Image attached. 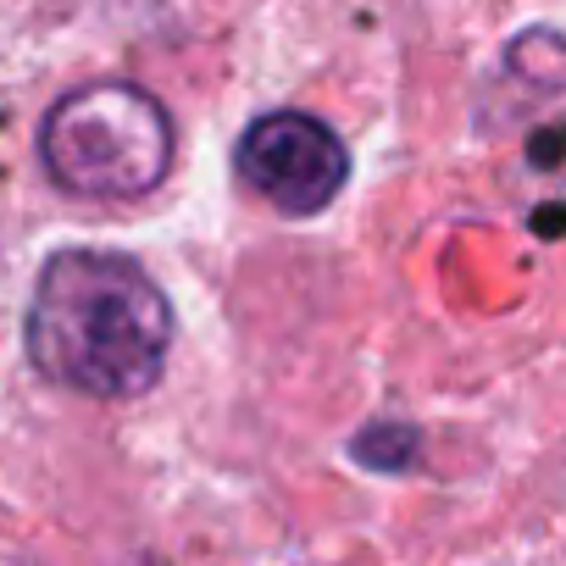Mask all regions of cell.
Wrapping results in <instances>:
<instances>
[{
	"mask_svg": "<svg viewBox=\"0 0 566 566\" xmlns=\"http://www.w3.org/2000/svg\"><path fill=\"white\" fill-rule=\"evenodd\" d=\"M172 345L161 283L117 250H56L29 301V361L78 395L139 400Z\"/></svg>",
	"mask_w": 566,
	"mask_h": 566,
	"instance_id": "obj_1",
	"label": "cell"
},
{
	"mask_svg": "<svg viewBox=\"0 0 566 566\" xmlns=\"http://www.w3.org/2000/svg\"><path fill=\"white\" fill-rule=\"evenodd\" d=\"M239 178L283 217H317L350 178L345 139L312 112H266L239 134Z\"/></svg>",
	"mask_w": 566,
	"mask_h": 566,
	"instance_id": "obj_3",
	"label": "cell"
},
{
	"mask_svg": "<svg viewBox=\"0 0 566 566\" xmlns=\"http://www.w3.org/2000/svg\"><path fill=\"white\" fill-rule=\"evenodd\" d=\"M40 161L78 200H139L172 167V117L139 84H84L45 112Z\"/></svg>",
	"mask_w": 566,
	"mask_h": 566,
	"instance_id": "obj_2",
	"label": "cell"
}]
</instances>
